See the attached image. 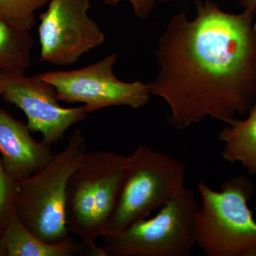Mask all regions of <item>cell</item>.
Segmentation results:
<instances>
[{
  "label": "cell",
  "mask_w": 256,
  "mask_h": 256,
  "mask_svg": "<svg viewBox=\"0 0 256 256\" xmlns=\"http://www.w3.org/2000/svg\"><path fill=\"white\" fill-rule=\"evenodd\" d=\"M196 10L193 20L184 11L170 18L156 45L159 72L148 82L178 130L208 118L228 124L256 102L254 14L226 12L210 0L197 1Z\"/></svg>",
  "instance_id": "obj_1"
},
{
  "label": "cell",
  "mask_w": 256,
  "mask_h": 256,
  "mask_svg": "<svg viewBox=\"0 0 256 256\" xmlns=\"http://www.w3.org/2000/svg\"><path fill=\"white\" fill-rule=\"evenodd\" d=\"M129 166V156L86 151L69 178L65 202L67 228L85 244L89 256H106L104 248L96 242L106 236Z\"/></svg>",
  "instance_id": "obj_2"
},
{
  "label": "cell",
  "mask_w": 256,
  "mask_h": 256,
  "mask_svg": "<svg viewBox=\"0 0 256 256\" xmlns=\"http://www.w3.org/2000/svg\"><path fill=\"white\" fill-rule=\"evenodd\" d=\"M197 246L206 256H256V220L248 206L254 184L244 176L224 182L220 191L200 181Z\"/></svg>",
  "instance_id": "obj_3"
},
{
  "label": "cell",
  "mask_w": 256,
  "mask_h": 256,
  "mask_svg": "<svg viewBox=\"0 0 256 256\" xmlns=\"http://www.w3.org/2000/svg\"><path fill=\"white\" fill-rule=\"evenodd\" d=\"M86 152L80 130L36 174L18 182L15 213L28 230L46 242L57 244L70 236L65 216L67 185Z\"/></svg>",
  "instance_id": "obj_4"
},
{
  "label": "cell",
  "mask_w": 256,
  "mask_h": 256,
  "mask_svg": "<svg viewBox=\"0 0 256 256\" xmlns=\"http://www.w3.org/2000/svg\"><path fill=\"white\" fill-rule=\"evenodd\" d=\"M200 206L194 192L184 185L153 218L102 237L106 256H191Z\"/></svg>",
  "instance_id": "obj_5"
},
{
  "label": "cell",
  "mask_w": 256,
  "mask_h": 256,
  "mask_svg": "<svg viewBox=\"0 0 256 256\" xmlns=\"http://www.w3.org/2000/svg\"><path fill=\"white\" fill-rule=\"evenodd\" d=\"M129 158L127 178L106 236L148 218L184 185L186 168L180 160L146 144H139Z\"/></svg>",
  "instance_id": "obj_6"
},
{
  "label": "cell",
  "mask_w": 256,
  "mask_h": 256,
  "mask_svg": "<svg viewBox=\"0 0 256 256\" xmlns=\"http://www.w3.org/2000/svg\"><path fill=\"white\" fill-rule=\"evenodd\" d=\"M117 58V54L114 53L84 68L46 72L35 76L55 88L58 101L82 102L87 114L111 106L137 109L146 106L152 96L148 82L118 79L114 74Z\"/></svg>",
  "instance_id": "obj_7"
},
{
  "label": "cell",
  "mask_w": 256,
  "mask_h": 256,
  "mask_svg": "<svg viewBox=\"0 0 256 256\" xmlns=\"http://www.w3.org/2000/svg\"><path fill=\"white\" fill-rule=\"evenodd\" d=\"M90 9V0H50L48 8L40 15L42 62L72 65L104 44V32L88 15Z\"/></svg>",
  "instance_id": "obj_8"
},
{
  "label": "cell",
  "mask_w": 256,
  "mask_h": 256,
  "mask_svg": "<svg viewBox=\"0 0 256 256\" xmlns=\"http://www.w3.org/2000/svg\"><path fill=\"white\" fill-rule=\"evenodd\" d=\"M3 98L26 114L31 132L42 134L48 146L58 142L66 132L86 118L84 106L64 108L58 104L55 88L46 82L25 74H2Z\"/></svg>",
  "instance_id": "obj_9"
},
{
  "label": "cell",
  "mask_w": 256,
  "mask_h": 256,
  "mask_svg": "<svg viewBox=\"0 0 256 256\" xmlns=\"http://www.w3.org/2000/svg\"><path fill=\"white\" fill-rule=\"evenodd\" d=\"M28 124L0 108V156L8 174L16 182L43 169L53 158L50 146L37 142Z\"/></svg>",
  "instance_id": "obj_10"
},
{
  "label": "cell",
  "mask_w": 256,
  "mask_h": 256,
  "mask_svg": "<svg viewBox=\"0 0 256 256\" xmlns=\"http://www.w3.org/2000/svg\"><path fill=\"white\" fill-rule=\"evenodd\" d=\"M1 240L6 256H88L85 244L70 236L57 244L38 238L23 225L16 213L3 232Z\"/></svg>",
  "instance_id": "obj_11"
},
{
  "label": "cell",
  "mask_w": 256,
  "mask_h": 256,
  "mask_svg": "<svg viewBox=\"0 0 256 256\" xmlns=\"http://www.w3.org/2000/svg\"><path fill=\"white\" fill-rule=\"evenodd\" d=\"M220 131L224 143L222 156L228 162H240L249 174L256 175V102L244 120L234 118Z\"/></svg>",
  "instance_id": "obj_12"
},
{
  "label": "cell",
  "mask_w": 256,
  "mask_h": 256,
  "mask_svg": "<svg viewBox=\"0 0 256 256\" xmlns=\"http://www.w3.org/2000/svg\"><path fill=\"white\" fill-rule=\"evenodd\" d=\"M33 46L30 31L0 21V73L25 74Z\"/></svg>",
  "instance_id": "obj_13"
},
{
  "label": "cell",
  "mask_w": 256,
  "mask_h": 256,
  "mask_svg": "<svg viewBox=\"0 0 256 256\" xmlns=\"http://www.w3.org/2000/svg\"><path fill=\"white\" fill-rule=\"evenodd\" d=\"M48 0H0V21L30 31L34 26L35 13Z\"/></svg>",
  "instance_id": "obj_14"
},
{
  "label": "cell",
  "mask_w": 256,
  "mask_h": 256,
  "mask_svg": "<svg viewBox=\"0 0 256 256\" xmlns=\"http://www.w3.org/2000/svg\"><path fill=\"white\" fill-rule=\"evenodd\" d=\"M18 182L5 170L0 156V230L9 225L15 214Z\"/></svg>",
  "instance_id": "obj_15"
},
{
  "label": "cell",
  "mask_w": 256,
  "mask_h": 256,
  "mask_svg": "<svg viewBox=\"0 0 256 256\" xmlns=\"http://www.w3.org/2000/svg\"><path fill=\"white\" fill-rule=\"evenodd\" d=\"M122 1H127L132 4L134 14L138 18L146 20L152 12L156 0H104L106 4L110 6H117Z\"/></svg>",
  "instance_id": "obj_16"
},
{
  "label": "cell",
  "mask_w": 256,
  "mask_h": 256,
  "mask_svg": "<svg viewBox=\"0 0 256 256\" xmlns=\"http://www.w3.org/2000/svg\"><path fill=\"white\" fill-rule=\"evenodd\" d=\"M244 12L254 14L256 10V0H242Z\"/></svg>",
  "instance_id": "obj_17"
},
{
  "label": "cell",
  "mask_w": 256,
  "mask_h": 256,
  "mask_svg": "<svg viewBox=\"0 0 256 256\" xmlns=\"http://www.w3.org/2000/svg\"><path fill=\"white\" fill-rule=\"evenodd\" d=\"M1 236H0V256H6V252H5L4 246L1 240Z\"/></svg>",
  "instance_id": "obj_18"
},
{
  "label": "cell",
  "mask_w": 256,
  "mask_h": 256,
  "mask_svg": "<svg viewBox=\"0 0 256 256\" xmlns=\"http://www.w3.org/2000/svg\"><path fill=\"white\" fill-rule=\"evenodd\" d=\"M3 92L2 74L0 73V96H2Z\"/></svg>",
  "instance_id": "obj_19"
},
{
  "label": "cell",
  "mask_w": 256,
  "mask_h": 256,
  "mask_svg": "<svg viewBox=\"0 0 256 256\" xmlns=\"http://www.w3.org/2000/svg\"><path fill=\"white\" fill-rule=\"evenodd\" d=\"M254 25H255V28H256V10L255 12H254Z\"/></svg>",
  "instance_id": "obj_20"
},
{
  "label": "cell",
  "mask_w": 256,
  "mask_h": 256,
  "mask_svg": "<svg viewBox=\"0 0 256 256\" xmlns=\"http://www.w3.org/2000/svg\"><path fill=\"white\" fill-rule=\"evenodd\" d=\"M160 2H169V1H173V0H159Z\"/></svg>",
  "instance_id": "obj_21"
},
{
  "label": "cell",
  "mask_w": 256,
  "mask_h": 256,
  "mask_svg": "<svg viewBox=\"0 0 256 256\" xmlns=\"http://www.w3.org/2000/svg\"><path fill=\"white\" fill-rule=\"evenodd\" d=\"M3 232H4V230H0V236H1L2 235Z\"/></svg>",
  "instance_id": "obj_22"
}]
</instances>
